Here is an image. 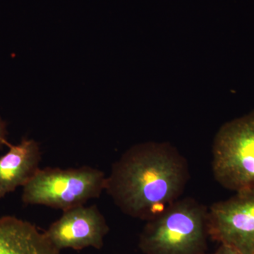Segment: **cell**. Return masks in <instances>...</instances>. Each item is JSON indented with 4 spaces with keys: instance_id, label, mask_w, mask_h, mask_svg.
Masks as SVG:
<instances>
[{
    "instance_id": "1",
    "label": "cell",
    "mask_w": 254,
    "mask_h": 254,
    "mask_svg": "<svg viewBox=\"0 0 254 254\" xmlns=\"http://www.w3.org/2000/svg\"><path fill=\"white\" fill-rule=\"evenodd\" d=\"M189 179L186 158L175 147L146 142L114 163L105 190L125 215L147 222L180 199Z\"/></svg>"
},
{
    "instance_id": "2",
    "label": "cell",
    "mask_w": 254,
    "mask_h": 254,
    "mask_svg": "<svg viewBox=\"0 0 254 254\" xmlns=\"http://www.w3.org/2000/svg\"><path fill=\"white\" fill-rule=\"evenodd\" d=\"M208 209L193 198L177 200L156 218L147 221L139 237L145 254L205 253Z\"/></svg>"
},
{
    "instance_id": "3",
    "label": "cell",
    "mask_w": 254,
    "mask_h": 254,
    "mask_svg": "<svg viewBox=\"0 0 254 254\" xmlns=\"http://www.w3.org/2000/svg\"><path fill=\"white\" fill-rule=\"evenodd\" d=\"M106 176L98 169H39L23 187V203L42 205L65 211L99 198L105 189Z\"/></svg>"
},
{
    "instance_id": "4",
    "label": "cell",
    "mask_w": 254,
    "mask_h": 254,
    "mask_svg": "<svg viewBox=\"0 0 254 254\" xmlns=\"http://www.w3.org/2000/svg\"><path fill=\"white\" fill-rule=\"evenodd\" d=\"M212 169L227 190H254V110L225 123L214 139Z\"/></svg>"
},
{
    "instance_id": "5",
    "label": "cell",
    "mask_w": 254,
    "mask_h": 254,
    "mask_svg": "<svg viewBox=\"0 0 254 254\" xmlns=\"http://www.w3.org/2000/svg\"><path fill=\"white\" fill-rule=\"evenodd\" d=\"M208 237L243 254L254 252V190L236 192L208 209Z\"/></svg>"
},
{
    "instance_id": "6",
    "label": "cell",
    "mask_w": 254,
    "mask_h": 254,
    "mask_svg": "<svg viewBox=\"0 0 254 254\" xmlns=\"http://www.w3.org/2000/svg\"><path fill=\"white\" fill-rule=\"evenodd\" d=\"M109 227L96 205H83L63 211L45 235L58 250H81L87 247L100 250Z\"/></svg>"
},
{
    "instance_id": "7",
    "label": "cell",
    "mask_w": 254,
    "mask_h": 254,
    "mask_svg": "<svg viewBox=\"0 0 254 254\" xmlns=\"http://www.w3.org/2000/svg\"><path fill=\"white\" fill-rule=\"evenodd\" d=\"M0 157V198L24 187L39 170L41 152L38 142L23 138L18 145L8 143Z\"/></svg>"
},
{
    "instance_id": "8",
    "label": "cell",
    "mask_w": 254,
    "mask_h": 254,
    "mask_svg": "<svg viewBox=\"0 0 254 254\" xmlns=\"http://www.w3.org/2000/svg\"><path fill=\"white\" fill-rule=\"evenodd\" d=\"M0 254H61L36 225L14 216L0 217Z\"/></svg>"
},
{
    "instance_id": "9",
    "label": "cell",
    "mask_w": 254,
    "mask_h": 254,
    "mask_svg": "<svg viewBox=\"0 0 254 254\" xmlns=\"http://www.w3.org/2000/svg\"><path fill=\"white\" fill-rule=\"evenodd\" d=\"M6 136H7L6 124L2 119L0 118V151L2 149L4 145H6L9 143L6 139Z\"/></svg>"
},
{
    "instance_id": "10",
    "label": "cell",
    "mask_w": 254,
    "mask_h": 254,
    "mask_svg": "<svg viewBox=\"0 0 254 254\" xmlns=\"http://www.w3.org/2000/svg\"><path fill=\"white\" fill-rule=\"evenodd\" d=\"M213 254H243L231 246L220 245L216 252Z\"/></svg>"
},
{
    "instance_id": "11",
    "label": "cell",
    "mask_w": 254,
    "mask_h": 254,
    "mask_svg": "<svg viewBox=\"0 0 254 254\" xmlns=\"http://www.w3.org/2000/svg\"><path fill=\"white\" fill-rule=\"evenodd\" d=\"M206 254V253H203V254Z\"/></svg>"
},
{
    "instance_id": "12",
    "label": "cell",
    "mask_w": 254,
    "mask_h": 254,
    "mask_svg": "<svg viewBox=\"0 0 254 254\" xmlns=\"http://www.w3.org/2000/svg\"><path fill=\"white\" fill-rule=\"evenodd\" d=\"M254 254V253H253V254Z\"/></svg>"
}]
</instances>
